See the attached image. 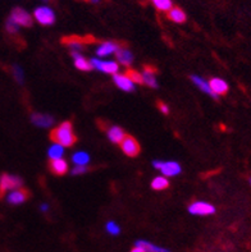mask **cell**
<instances>
[{
    "label": "cell",
    "instance_id": "cell-1",
    "mask_svg": "<svg viewBox=\"0 0 251 252\" xmlns=\"http://www.w3.org/2000/svg\"><path fill=\"white\" fill-rule=\"evenodd\" d=\"M50 138L54 144L63 147L73 146L77 142L76 134L73 132V126L71 122H63L50 132Z\"/></svg>",
    "mask_w": 251,
    "mask_h": 252
},
{
    "label": "cell",
    "instance_id": "cell-2",
    "mask_svg": "<svg viewBox=\"0 0 251 252\" xmlns=\"http://www.w3.org/2000/svg\"><path fill=\"white\" fill-rule=\"evenodd\" d=\"M32 17H34V19H35L38 25L41 26L54 25L55 19H57L54 9L51 6H49L48 4H42V5L36 6Z\"/></svg>",
    "mask_w": 251,
    "mask_h": 252
},
{
    "label": "cell",
    "instance_id": "cell-3",
    "mask_svg": "<svg viewBox=\"0 0 251 252\" xmlns=\"http://www.w3.org/2000/svg\"><path fill=\"white\" fill-rule=\"evenodd\" d=\"M22 186L23 181L21 177L4 173V174L0 176V197H1L6 191H14V189H22Z\"/></svg>",
    "mask_w": 251,
    "mask_h": 252
},
{
    "label": "cell",
    "instance_id": "cell-4",
    "mask_svg": "<svg viewBox=\"0 0 251 252\" xmlns=\"http://www.w3.org/2000/svg\"><path fill=\"white\" fill-rule=\"evenodd\" d=\"M9 18L13 22L17 23L19 27H31L34 25V17L31 13H29L23 8H14L10 13Z\"/></svg>",
    "mask_w": 251,
    "mask_h": 252
},
{
    "label": "cell",
    "instance_id": "cell-5",
    "mask_svg": "<svg viewBox=\"0 0 251 252\" xmlns=\"http://www.w3.org/2000/svg\"><path fill=\"white\" fill-rule=\"evenodd\" d=\"M153 166L155 169L160 170L164 177H175L181 173V165L176 161H163V160H155L153 161Z\"/></svg>",
    "mask_w": 251,
    "mask_h": 252
},
{
    "label": "cell",
    "instance_id": "cell-6",
    "mask_svg": "<svg viewBox=\"0 0 251 252\" xmlns=\"http://www.w3.org/2000/svg\"><path fill=\"white\" fill-rule=\"evenodd\" d=\"M121 147L122 151L130 158H136L141 151L140 144L137 142L136 138L132 137V136H128V134H126V137L121 142Z\"/></svg>",
    "mask_w": 251,
    "mask_h": 252
},
{
    "label": "cell",
    "instance_id": "cell-7",
    "mask_svg": "<svg viewBox=\"0 0 251 252\" xmlns=\"http://www.w3.org/2000/svg\"><path fill=\"white\" fill-rule=\"evenodd\" d=\"M30 197V192L25 189H14V191H10L8 195H6L5 200L9 205H21L23 202H26Z\"/></svg>",
    "mask_w": 251,
    "mask_h": 252
},
{
    "label": "cell",
    "instance_id": "cell-8",
    "mask_svg": "<svg viewBox=\"0 0 251 252\" xmlns=\"http://www.w3.org/2000/svg\"><path fill=\"white\" fill-rule=\"evenodd\" d=\"M188 211L192 215H212L215 213V208L208 202L195 201L188 206Z\"/></svg>",
    "mask_w": 251,
    "mask_h": 252
},
{
    "label": "cell",
    "instance_id": "cell-9",
    "mask_svg": "<svg viewBox=\"0 0 251 252\" xmlns=\"http://www.w3.org/2000/svg\"><path fill=\"white\" fill-rule=\"evenodd\" d=\"M90 63H91L92 68L104 72V73L115 74L118 72V64L115 62H102L99 58H92Z\"/></svg>",
    "mask_w": 251,
    "mask_h": 252
},
{
    "label": "cell",
    "instance_id": "cell-10",
    "mask_svg": "<svg viewBox=\"0 0 251 252\" xmlns=\"http://www.w3.org/2000/svg\"><path fill=\"white\" fill-rule=\"evenodd\" d=\"M121 48V45L115 41H104L99 45L98 49H96V55L99 58L103 57H109V55L117 53L118 49Z\"/></svg>",
    "mask_w": 251,
    "mask_h": 252
},
{
    "label": "cell",
    "instance_id": "cell-11",
    "mask_svg": "<svg viewBox=\"0 0 251 252\" xmlns=\"http://www.w3.org/2000/svg\"><path fill=\"white\" fill-rule=\"evenodd\" d=\"M31 122L36 127L48 128L54 125V118L49 114H42V113H34L31 115Z\"/></svg>",
    "mask_w": 251,
    "mask_h": 252
},
{
    "label": "cell",
    "instance_id": "cell-12",
    "mask_svg": "<svg viewBox=\"0 0 251 252\" xmlns=\"http://www.w3.org/2000/svg\"><path fill=\"white\" fill-rule=\"evenodd\" d=\"M113 81H114V83L119 89L126 91V93H134L135 91L134 82L126 74H113Z\"/></svg>",
    "mask_w": 251,
    "mask_h": 252
},
{
    "label": "cell",
    "instance_id": "cell-13",
    "mask_svg": "<svg viewBox=\"0 0 251 252\" xmlns=\"http://www.w3.org/2000/svg\"><path fill=\"white\" fill-rule=\"evenodd\" d=\"M156 68L153 67V65H149V64H146V65H143V83H146L147 86L153 87V89H156L158 87V82H156Z\"/></svg>",
    "mask_w": 251,
    "mask_h": 252
},
{
    "label": "cell",
    "instance_id": "cell-14",
    "mask_svg": "<svg viewBox=\"0 0 251 252\" xmlns=\"http://www.w3.org/2000/svg\"><path fill=\"white\" fill-rule=\"evenodd\" d=\"M49 168L55 176H64L68 172V163L64 159H53L49 163Z\"/></svg>",
    "mask_w": 251,
    "mask_h": 252
},
{
    "label": "cell",
    "instance_id": "cell-15",
    "mask_svg": "<svg viewBox=\"0 0 251 252\" xmlns=\"http://www.w3.org/2000/svg\"><path fill=\"white\" fill-rule=\"evenodd\" d=\"M209 86L210 89H212V91H213L216 96L226 95V94L228 93L229 89L228 83L224 80H222V78H212V80L209 81Z\"/></svg>",
    "mask_w": 251,
    "mask_h": 252
},
{
    "label": "cell",
    "instance_id": "cell-16",
    "mask_svg": "<svg viewBox=\"0 0 251 252\" xmlns=\"http://www.w3.org/2000/svg\"><path fill=\"white\" fill-rule=\"evenodd\" d=\"M71 55H72V58L74 59V67H76L77 69L83 70V72H90V70L92 69L91 63L86 61L85 57L81 54L80 51H71Z\"/></svg>",
    "mask_w": 251,
    "mask_h": 252
},
{
    "label": "cell",
    "instance_id": "cell-17",
    "mask_svg": "<svg viewBox=\"0 0 251 252\" xmlns=\"http://www.w3.org/2000/svg\"><path fill=\"white\" fill-rule=\"evenodd\" d=\"M63 44L67 45L68 48L71 49V51H82L85 48L86 41L85 38L77 37V36H71V37L63 38Z\"/></svg>",
    "mask_w": 251,
    "mask_h": 252
},
{
    "label": "cell",
    "instance_id": "cell-18",
    "mask_svg": "<svg viewBox=\"0 0 251 252\" xmlns=\"http://www.w3.org/2000/svg\"><path fill=\"white\" fill-rule=\"evenodd\" d=\"M167 16H168L169 21H172L173 23H177V25H181V23L186 22V13L181 9V8H178V6H173L168 13H167Z\"/></svg>",
    "mask_w": 251,
    "mask_h": 252
},
{
    "label": "cell",
    "instance_id": "cell-19",
    "mask_svg": "<svg viewBox=\"0 0 251 252\" xmlns=\"http://www.w3.org/2000/svg\"><path fill=\"white\" fill-rule=\"evenodd\" d=\"M190 78H191V81L194 82L195 86L199 87V89H200L201 91H203V93L208 94V95L212 96V97H214V99H218V96H216L215 94H214L213 91H212V89H210V86H209V83H208L207 81L203 80L201 77L195 76V74H194V76H191Z\"/></svg>",
    "mask_w": 251,
    "mask_h": 252
},
{
    "label": "cell",
    "instance_id": "cell-20",
    "mask_svg": "<svg viewBox=\"0 0 251 252\" xmlns=\"http://www.w3.org/2000/svg\"><path fill=\"white\" fill-rule=\"evenodd\" d=\"M126 137V133L121 127L118 126H111L108 129V138L113 144H121L123 138Z\"/></svg>",
    "mask_w": 251,
    "mask_h": 252
},
{
    "label": "cell",
    "instance_id": "cell-21",
    "mask_svg": "<svg viewBox=\"0 0 251 252\" xmlns=\"http://www.w3.org/2000/svg\"><path fill=\"white\" fill-rule=\"evenodd\" d=\"M115 55H117L118 62L121 64H123V65H130V64L134 62V55H132V53H131L127 48H123V46H121V48L118 49Z\"/></svg>",
    "mask_w": 251,
    "mask_h": 252
},
{
    "label": "cell",
    "instance_id": "cell-22",
    "mask_svg": "<svg viewBox=\"0 0 251 252\" xmlns=\"http://www.w3.org/2000/svg\"><path fill=\"white\" fill-rule=\"evenodd\" d=\"M135 245H136L137 247H141L143 250H145V252H171L169 250L156 246V245H154V243L151 242H147V241L140 240V241H137Z\"/></svg>",
    "mask_w": 251,
    "mask_h": 252
},
{
    "label": "cell",
    "instance_id": "cell-23",
    "mask_svg": "<svg viewBox=\"0 0 251 252\" xmlns=\"http://www.w3.org/2000/svg\"><path fill=\"white\" fill-rule=\"evenodd\" d=\"M153 4L154 8L159 12L168 13L173 8V1L172 0H149Z\"/></svg>",
    "mask_w": 251,
    "mask_h": 252
},
{
    "label": "cell",
    "instance_id": "cell-24",
    "mask_svg": "<svg viewBox=\"0 0 251 252\" xmlns=\"http://www.w3.org/2000/svg\"><path fill=\"white\" fill-rule=\"evenodd\" d=\"M168 186H169L168 179H167L164 176L156 177V178L153 179V182H151V189H156V191H162V189H168Z\"/></svg>",
    "mask_w": 251,
    "mask_h": 252
},
{
    "label": "cell",
    "instance_id": "cell-25",
    "mask_svg": "<svg viewBox=\"0 0 251 252\" xmlns=\"http://www.w3.org/2000/svg\"><path fill=\"white\" fill-rule=\"evenodd\" d=\"M63 154H64V149H63V146H61V145L54 144V145H53V146L49 147L48 155H49V158H50V160H53V159H62V157H63Z\"/></svg>",
    "mask_w": 251,
    "mask_h": 252
},
{
    "label": "cell",
    "instance_id": "cell-26",
    "mask_svg": "<svg viewBox=\"0 0 251 252\" xmlns=\"http://www.w3.org/2000/svg\"><path fill=\"white\" fill-rule=\"evenodd\" d=\"M72 160H73V163L77 164V165H86L90 161V157L87 153L80 151V153L74 154L73 157H72Z\"/></svg>",
    "mask_w": 251,
    "mask_h": 252
},
{
    "label": "cell",
    "instance_id": "cell-27",
    "mask_svg": "<svg viewBox=\"0 0 251 252\" xmlns=\"http://www.w3.org/2000/svg\"><path fill=\"white\" fill-rule=\"evenodd\" d=\"M126 76H127L128 78H130V80L132 81L134 83H139V85H143V74L139 73L137 70L128 69L127 72H126Z\"/></svg>",
    "mask_w": 251,
    "mask_h": 252
},
{
    "label": "cell",
    "instance_id": "cell-28",
    "mask_svg": "<svg viewBox=\"0 0 251 252\" xmlns=\"http://www.w3.org/2000/svg\"><path fill=\"white\" fill-rule=\"evenodd\" d=\"M13 76H14V80L19 83V85H23L25 83V73H23V69L19 65L14 64L12 68Z\"/></svg>",
    "mask_w": 251,
    "mask_h": 252
},
{
    "label": "cell",
    "instance_id": "cell-29",
    "mask_svg": "<svg viewBox=\"0 0 251 252\" xmlns=\"http://www.w3.org/2000/svg\"><path fill=\"white\" fill-rule=\"evenodd\" d=\"M105 229H107V232H108L109 234H111V236H118V234L121 233V228H119V225H118L117 223H114V221H108L107 225H105Z\"/></svg>",
    "mask_w": 251,
    "mask_h": 252
},
{
    "label": "cell",
    "instance_id": "cell-30",
    "mask_svg": "<svg viewBox=\"0 0 251 252\" xmlns=\"http://www.w3.org/2000/svg\"><path fill=\"white\" fill-rule=\"evenodd\" d=\"M19 29H21V27H19L17 23L13 22L12 19H10V18L6 19L5 30H6V32H8V33H10V35H16V33H18Z\"/></svg>",
    "mask_w": 251,
    "mask_h": 252
},
{
    "label": "cell",
    "instance_id": "cell-31",
    "mask_svg": "<svg viewBox=\"0 0 251 252\" xmlns=\"http://www.w3.org/2000/svg\"><path fill=\"white\" fill-rule=\"evenodd\" d=\"M90 170V168H87L86 165H77L76 168H73L72 169V176H81V174H85V173H87Z\"/></svg>",
    "mask_w": 251,
    "mask_h": 252
},
{
    "label": "cell",
    "instance_id": "cell-32",
    "mask_svg": "<svg viewBox=\"0 0 251 252\" xmlns=\"http://www.w3.org/2000/svg\"><path fill=\"white\" fill-rule=\"evenodd\" d=\"M158 108H159V110L163 113V114H166V115L169 114L168 105H167V104H164V102L158 101Z\"/></svg>",
    "mask_w": 251,
    "mask_h": 252
},
{
    "label": "cell",
    "instance_id": "cell-33",
    "mask_svg": "<svg viewBox=\"0 0 251 252\" xmlns=\"http://www.w3.org/2000/svg\"><path fill=\"white\" fill-rule=\"evenodd\" d=\"M48 209H49V206H48V205H46V204L40 205V210L44 211V213H46V211H48Z\"/></svg>",
    "mask_w": 251,
    "mask_h": 252
},
{
    "label": "cell",
    "instance_id": "cell-34",
    "mask_svg": "<svg viewBox=\"0 0 251 252\" xmlns=\"http://www.w3.org/2000/svg\"><path fill=\"white\" fill-rule=\"evenodd\" d=\"M131 252H145V250H143V249H141V247H137V246H135L134 249L131 250Z\"/></svg>",
    "mask_w": 251,
    "mask_h": 252
},
{
    "label": "cell",
    "instance_id": "cell-35",
    "mask_svg": "<svg viewBox=\"0 0 251 252\" xmlns=\"http://www.w3.org/2000/svg\"><path fill=\"white\" fill-rule=\"evenodd\" d=\"M86 1H89L90 4H100V3H102V0H86Z\"/></svg>",
    "mask_w": 251,
    "mask_h": 252
},
{
    "label": "cell",
    "instance_id": "cell-36",
    "mask_svg": "<svg viewBox=\"0 0 251 252\" xmlns=\"http://www.w3.org/2000/svg\"><path fill=\"white\" fill-rule=\"evenodd\" d=\"M40 1H42V4H48L50 0H40Z\"/></svg>",
    "mask_w": 251,
    "mask_h": 252
},
{
    "label": "cell",
    "instance_id": "cell-37",
    "mask_svg": "<svg viewBox=\"0 0 251 252\" xmlns=\"http://www.w3.org/2000/svg\"><path fill=\"white\" fill-rule=\"evenodd\" d=\"M249 185L251 186V177H249Z\"/></svg>",
    "mask_w": 251,
    "mask_h": 252
}]
</instances>
